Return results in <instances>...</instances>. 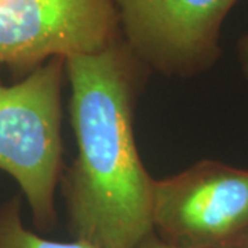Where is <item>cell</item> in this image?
Wrapping results in <instances>:
<instances>
[{
  "mask_svg": "<svg viewBox=\"0 0 248 248\" xmlns=\"http://www.w3.org/2000/svg\"><path fill=\"white\" fill-rule=\"evenodd\" d=\"M78 155L62 179L73 239L95 248H138L153 233L155 178L134 135L146 68L123 39L65 61Z\"/></svg>",
  "mask_w": 248,
  "mask_h": 248,
  "instance_id": "cell-1",
  "label": "cell"
},
{
  "mask_svg": "<svg viewBox=\"0 0 248 248\" xmlns=\"http://www.w3.org/2000/svg\"><path fill=\"white\" fill-rule=\"evenodd\" d=\"M65 60L51 58L16 84H0V170L19 186L39 231L57 223Z\"/></svg>",
  "mask_w": 248,
  "mask_h": 248,
  "instance_id": "cell-2",
  "label": "cell"
},
{
  "mask_svg": "<svg viewBox=\"0 0 248 248\" xmlns=\"http://www.w3.org/2000/svg\"><path fill=\"white\" fill-rule=\"evenodd\" d=\"M153 233L177 248H240L248 239V169L204 159L155 179Z\"/></svg>",
  "mask_w": 248,
  "mask_h": 248,
  "instance_id": "cell-3",
  "label": "cell"
},
{
  "mask_svg": "<svg viewBox=\"0 0 248 248\" xmlns=\"http://www.w3.org/2000/svg\"><path fill=\"white\" fill-rule=\"evenodd\" d=\"M240 0H115L122 39L148 71L195 78L222 54L221 31Z\"/></svg>",
  "mask_w": 248,
  "mask_h": 248,
  "instance_id": "cell-4",
  "label": "cell"
},
{
  "mask_svg": "<svg viewBox=\"0 0 248 248\" xmlns=\"http://www.w3.org/2000/svg\"><path fill=\"white\" fill-rule=\"evenodd\" d=\"M122 39L115 0H0V63L33 71Z\"/></svg>",
  "mask_w": 248,
  "mask_h": 248,
  "instance_id": "cell-5",
  "label": "cell"
},
{
  "mask_svg": "<svg viewBox=\"0 0 248 248\" xmlns=\"http://www.w3.org/2000/svg\"><path fill=\"white\" fill-rule=\"evenodd\" d=\"M0 248H95L86 241H58L28 229L22 221V200L14 196L0 204Z\"/></svg>",
  "mask_w": 248,
  "mask_h": 248,
  "instance_id": "cell-6",
  "label": "cell"
},
{
  "mask_svg": "<svg viewBox=\"0 0 248 248\" xmlns=\"http://www.w3.org/2000/svg\"><path fill=\"white\" fill-rule=\"evenodd\" d=\"M236 55H237L240 71L248 81V32L239 39L236 47Z\"/></svg>",
  "mask_w": 248,
  "mask_h": 248,
  "instance_id": "cell-7",
  "label": "cell"
},
{
  "mask_svg": "<svg viewBox=\"0 0 248 248\" xmlns=\"http://www.w3.org/2000/svg\"><path fill=\"white\" fill-rule=\"evenodd\" d=\"M138 248H177V247H172V246H170V244H166V243H164V241H161V240H160L155 233H151L146 239L142 241Z\"/></svg>",
  "mask_w": 248,
  "mask_h": 248,
  "instance_id": "cell-8",
  "label": "cell"
},
{
  "mask_svg": "<svg viewBox=\"0 0 248 248\" xmlns=\"http://www.w3.org/2000/svg\"><path fill=\"white\" fill-rule=\"evenodd\" d=\"M240 248H248V239L244 241V244H243V246H241Z\"/></svg>",
  "mask_w": 248,
  "mask_h": 248,
  "instance_id": "cell-9",
  "label": "cell"
}]
</instances>
